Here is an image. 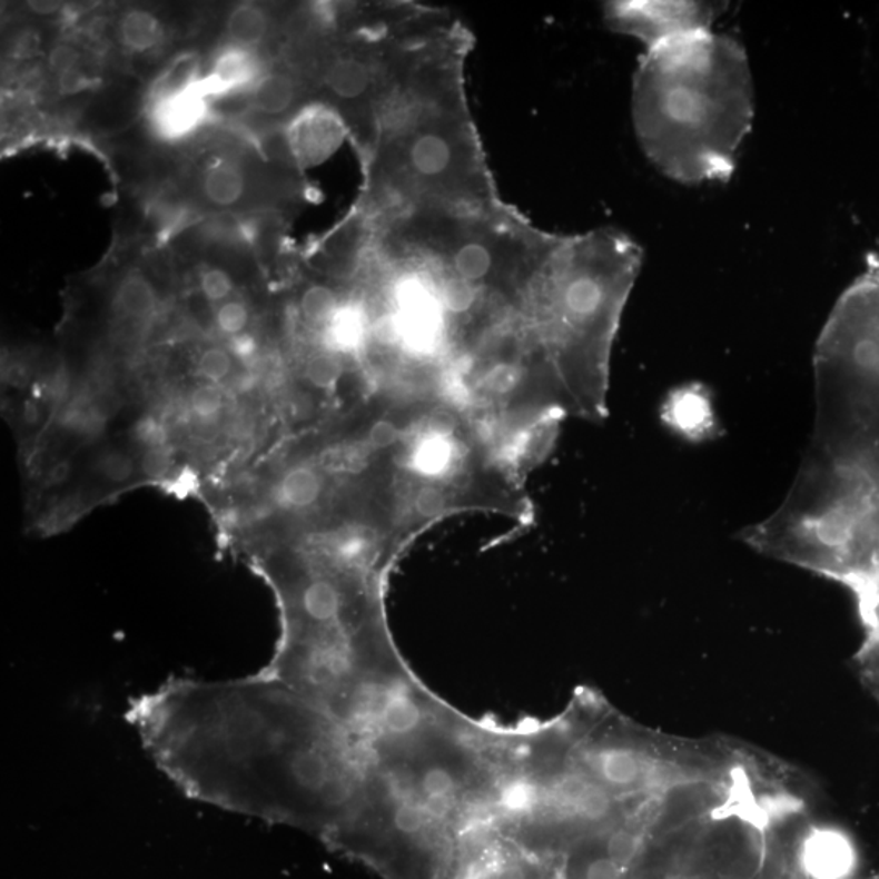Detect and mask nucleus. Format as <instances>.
<instances>
[{
  "instance_id": "obj_33",
  "label": "nucleus",
  "mask_w": 879,
  "mask_h": 879,
  "mask_svg": "<svg viewBox=\"0 0 879 879\" xmlns=\"http://www.w3.org/2000/svg\"><path fill=\"white\" fill-rule=\"evenodd\" d=\"M27 9L38 17H52L61 12L62 3L58 0H30L27 2Z\"/></svg>"
},
{
  "instance_id": "obj_3",
  "label": "nucleus",
  "mask_w": 879,
  "mask_h": 879,
  "mask_svg": "<svg viewBox=\"0 0 879 879\" xmlns=\"http://www.w3.org/2000/svg\"><path fill=\"white\" fill-rule=\"evenodd\" d=\"M723 9L725 3L713 2L634 3L622 7L621 20L650 41L653 49L680 38L712 31V23Z\"/></svg>"
},
{
  "instance_id": "obj_4",
  "label": "nucleus",
  "mask_w": 879,
  "mask_h": 879,
  "mask_svg": "<svg viewBox=\"0 0 879 879\" xmlns=\"http://www.w3.org/2000/svg\"><path fill=\"white\" fill-rule=\"evenodd\" d=\"M210 98L200 77L178 87H160L152 100L150 125L164 140H181L198 131L209 116Z\"/></svg>"
},
{
  "instance_id": "obj_28",
  "label": "nucleus",
  "mask_w": 879,
  "mask_h": 879,
  "mask_svg": "<svg viewBox=\"0 0 879 879\" xmlns=\"http://www.w3.org/2000/svg\"><path fill=\"white\" fill-rule=\"evenodd\" d=\"M136 440L137 442L142 443V445H146L149 450L164 446V425L158 424V422L152 417L142 418V421L136 425Z\"/></svg>"
},
{
  "instance_id": "obj_17",
  "label": "nucleus",
  "mask_w": 879,
  "mask_h": 879,
  "mask_svg": "<svg viewBox=\"0 0 879 879\" xmlns=\"http://www.w3.org/2000/svg\"><path fill=\"white\" fill-rule=\"evenodd\" d=\"M343 374V362L337 357L336 352L333 350L319 352V354L313 355L308 361L307 371H305L309 385L318 389H325V392L336 388Z\"/></svg>"
},
{
  "instance_id": "obj_10",
  "label": "nucleus",
  "mask_w": 879,
  "mask_h": 879,
  "mask_svg": "<svg viewBox=\"0 0 879 879\" xmlns=\"http://www.w3.org/2000/svg\"><path fill=\"white\" fill-rule=\"evenodd\" d=\"M119 37L131 51L147 52L164 40V24L149 10H129L119 22Z\"/></svg>"
},
{
  "instance_id": "obj_5",
  "label": "nucleus",
  "mask_w": 879,
  "mask_h": 879,
  "mask_svg": "<svg viewBox=\"0 0 879 879\" xmlns=\"http://www.w3.org/2000/svg\"><path fill=\"white\" fill-rule=\"evenodd\" d=\"M800 863L810 879H849L856 870V850L842 832L816 829L803 840Z\"/></svg>"
},
{
  "instance_id": "obj_14",
  "label": "nucleus",
  "mask_w": 879,
  "mask_h": 879,
  "mask_svg": "<svg viewBox=\"0 0 879 879\" xmlns=\"http://www.w3.org/2000/svg\"><path fill=\"white\" fill-rule=\"evenodd\" d=\"M116 304L122 315L128 318H146L157 307V295H155L152 284L146 277L132 274L122 280Z\"/></svg>"
},
{
  "instance_id": "obj_19",
  "label": "nucleus",
  "mask_w": 879,
  "mask_h": 879,
  "mask_svg": "<svg viewBox=\"0 0 879 879\" xmlns=\"http://www.w3.org/2000/svg\"><path fill=\"white\" fill-rule=\"evenodd\" d=\"M440 302L446 312L462 315L470 312L476 302V288L462 277H448L440 287Z\"/></svg>"
},
{
  "instance_id": "obj_2",
  "label": "nucleus",
  "mask_w": 879,
  "mask_h": 879,
  "mask_svg": "<svg viewBox=\"0 0 879 879\" xmlns=\"http://www.w3.org/2000/svg\"><path fill=\"white\" fill-rule=\"evenodd\" d=\"M638 115L643 146L664 175L684 185L728 181L754 118L743 46L705 31L650 49Z\"/></svg>"
},
{
  "instance_id": "obj_24",
  "label": "nucleus",
  "mask_w": 879,
  "mask_h": 879,
  "mask_svg": "<svg viewBox=\"0 0 879 879\" xmlns=\"http://www.w3.org/2000/svg\"><path fill=\"white\" fill-rule=\"evenodd\" d=\"M192 413L196 416L209 421L220 413L224 407V395L217 386L204 385L199 386L191 396Z\"/></svg>"
},
{
  "instance_id": "obj_32",
  "label": "nucleus",
  "mask_w": 879,
  "mask_h": 879,
  "mask_svg": "<svg viewBox=\"0 0 879 879\" xmlns=\"http://www.w3.org/2000/svg\"><path fill=\"white\" fill-rule=\"evenodd\" d=\"M230 350L240 361H249V358L255 357L258 344H256L255 337L241 333L231 337Z\"/></svg>"
},
{
  "instance_id": "obj_22",
  "label": "nucleus",
  "mask_w": 879,
  "mask_h": 879,
  "mask_svg": "<svg viewBox=\"0 0 879 879\" xmlns=\"http://www.w3.org/2000/svg\"><path fill=\"white\" fill-rule=\"evenodd\" d=\"M231 371V357L227 350L209 349L199 357L198 372L207 382L219 383Z\"/></svg>"
},
{
  "instance_id": "obj_30",
  "label": "nucleus",
  "mask_w": 879,
  "mask_h": 879,
  "mask_svg": "<svg viewBox=\"0 0 879 879\" xmlns=\"http://www.w3.org/2000/svg\"><path fill=\"white\" fill-rule=\"evenodd\" d=\"M142 467L147 476H164L168 467H170V455H168L164 446L147 450L146 456H144Z\"/></svg>"
},
{
  "instance_id": "obj_13",
  "label": "nucleus",
  "mask_w": 879,
  "mask_h": 879,
  "mask_svg": "<svg viewBox=\"0 0 879 879\" xmlns=\"http://www.w3.org/2000/svg\"><path fill=\"white\" fill-rule=\"evenodd\" d=\"M325 82L337 97L357 98L367 90L371 73L367 66L357 59H339L329 67Z\"/></svg>"
},
{
  "instance_id": "obj_8",
  "label": "nucleus",
  "mask_w": 879,
  "mask_h": 879,
  "mask_svg": "<svg viewBox=\"0 0 879 879\" xmlns=\"http://www.w3.org/2000/svg\"><path fill=\"white\" fill-rule=\"evenodd\" d=\"M594 770L613 789H632L645 776V761L629 748H606L594 755Z\"/></svg>"
},
{
  "instance_id": "obj_29",
  "label": "nucleus",
  "mask_w": 879,
  "mask_h": 879,
  "mask_svg": "<svg viewBox=\"0 0 879 879\" xmlns=\"http://www.w3.org/2000/svg\"><path fill=\"white\" fill-rule=\"evenodd\" d=\"M41 52V37L33 28H24L17 34L13 55L19 59H33Z\"/></svg>"
},
{
  "instance_id": "obj_27",
  "label": "nucleus",
  "mask_w": 879,
  "mask_h": 879,
  "mask_svg": "<svg viewBox=\"0 0 879 879\" xmlns=\"http://www.w3.org/2000/svg\"><path fill=\"white\" fill-rule=\"evenodd\" d=\"M624 870L610 857H597L586 865L583 879H624Z\"/></svg>"
},
{
  "instance_id": "obj_23",
  "label": "nucleus",
  "mask_w": 879,
  "mask_h": 879,
  "mask_svg": "<svg viewBox=\"0 0 879 879\" xmlns=\"http://www.w3.org/2000/svg\"><path fill=\"white\" fill-rule=\"evenodd\" d=\"M217 326L228 336H238L245 330L249 322V312L241 302H225L217 312Z\"/></svg>"
},
{
  "instance_id": "obj_12",
  "label": "nucleus",
  "mask_w": 879,
  "mask_h": 879,
  "mask_svg": "<svg viewBox=\"0 0 879 879\" xmlns=\"http://www.w3.org/2000/svg\"><path fill=\"white\" fill-rule=\"evenodd\" d=\"M269 20L263 9L256 6L237 7L228 16L225 31L231 46L251 49L253 46L261 43L267 33Z\"/></svg>"
},
{
  "instance_id": "obj_9",
  "label": "nucleus",
  "mask_w": 879,
  "mask_h": 879,
  "mask_svg": "<svg viewBox=\"0 0 879 879\" xmlns=\"http://www.w3.org/2000/svg\"><path fill=\"white\" fill-rule=\"evenodd\" d=\"M323 491H325V483H323L322 474L315 467L300 464L284 474L277 485V501L286 508L305 510L319 501Z\"/></svg>"
},
{
  "instance_id": "obj_26",
  "label": "nucleus",
  "mask_w": 879,
  "mask_h": 879,
  "mask_svg": "<svg viewBox=\"0 0 879 879\" xmlns=\"http://www.w3.org/2000/svg\"><path fill=\"white\" fill-rule=\"evenodd\" d=\"M79 52H77L73 46L58 45L52 49L51 55H49V67H51L56 76L61 77L69 72V70L79 67Z\"/></svg>"
},
{
  "instance_id": "obj_16",
  "label": "nucleus",
  "mask_w": 879,
  "mask_h": 879,
  "mask_svg": "<svg viewBox=\"0 0 879 879\" xmlns=\"http://www.w3.org/2000/svg\"><path fill=\"white\" fill-rule=\"evenodd\" d=\"M302 313L313 325L328 326L340 309L336 294L325 286H313L305 290L300 302Z\"/></svg>"
},
{
  "instance_id": "obj_11",
  "label": "nucleus",
  "mask_w": 879,
  "mask_h": 879,
  "mask_svg": "<svg viewBox=\"0 0 879 879\" xmlns=\"http://www.w3.org/2000/svg\"><path fill=\"white\" fill-rule=\"evenodd\" d=\"M295 100V83L283 73H270L259 79L249 91V103L255 111L263 115H280L287 111Z\"/></svg>"
},
{
  "instance_id": "obj_1",
  "label": "nucleus",
  "mask_w": 879,
  "mask_h": 879,
  "mask_svg": "<svg viewBox=\"0 0 879 879\" xmlns=\"http://www.w3.org/2000/svg\"><path fill=\"white\" fill-rule=\"evenodd\" d=\"M816 418L793 487L748 543L834 575L879 580V256L836 302L816 343Z\"/></svg>"
},
{
  "instance_id": "obj_25",
  "label": "nucleus",
  "mask_w": 879,
  "mask_h": 879,
  "mask_svg": "<svg viewBox=\"0 0 879 879\" xmlns=\"http://www.w3.org/2000/svg\"><path fill=\"white\" fill-rule=\"evenodd\" d=\"M134 470L132 460L118 452L107 453L98 462V471L111 483H125L132 476Z\"/></svg>"
},
{
  "instance_id": "obj_6",
  "label": "nucleus",
  "mask_w": 879,
  "mask_h": 879,
  "mask_svg": "<svg viewBox=\"0 0 879 879\" xmlns=\"http://www.w3.org/2000/svg\"><path fill=\"white\" fill-rule=\"evenodd\" d=\"M259 65L251 49L228 46L220 52L207 76L200 77L207 97L224 98L237 91L253 90L261 79Z\"/></svg>"
},
{
  "instance_id": "obj_34",
  "label": "nucleus",
  "mask_w": 879,
  "mask_h": 879,
  "mask_svg": "<svg viewBox=\"0 0 879 879\" xmlns=\"http://www.w3.org/2000/svg\"><path fill=\"white\" fill-rule=\"evenodd\" d=\"M67 474V466L66 464H58V466L52 470L51 477L55 483H62L66 480Z\"/></svg>"
},
{
  "instance_id": "obj_31",
  "label": "nucleus",
  "mask_w": 879,
  "mask_h": 879,
  "mask_svg": "<svg viewBox=\"0 0 879 879\" xmlns=\"http://www.w3.org/2000/svg\"><path fill=\"white\" fill-rule=\"evenodd\" d=\"M90 83V79L80 67L69 70L65 76L59 77V88L65 95H76L79 91L86 90Z\"/></svg>"
},
{
  "instance_id": "obj_7",
  "label": "nucleus",
  "mask_w": 879,
  "mask_h": 879,
  "mask_svg": "<svg viewBox=\"0 0 879 879\" xmlns=\"http://www.w3.org/2000/svg\"><path fill=\"white\" fill-rule=\"evenodd\" d=\"M204 199L216 207H230L240 203L246 191V178L235 161L219 160L207 165L200 179Z\"/></svg>"
},
{
  "instance_id": "obj_20",
  "label": "nucleus",
  "mask_w": 879,
  "mask_h": 879,
  "mask_svg": "<svg viewBox=\"0 0 879 879\" xmlns=\"http://www.w3.org/2000/svg\"><path fill=\"white\" fill-rule=\"evenodd\" d=\"M640 850H642V839L631 829H619L606 842V856L622 868L631 867L639 857Z\"/></svg>"
},
{
  "instance_id": "obj_21",
  "label": "nucleus",
  "mask_w": 879,
  "mask_h": 879,
  "mask_svg": "<svg viewBox=\"0 0 879 879\" xmlns=\"http://www.w3.org/2000/svg\"><path fill=\"white\" fill-rule=\"evenodd\" d=\"M200 288H203L204 297L207 300L219 304L230 297L234 292V280L219 267H210V269L204 270L200 276Z\"/></svg>"
},
{
  "instance_id": "obj_15",
  "label": "nucleus",
  "mask_w": 879,
  "mask_h": 879,
  "mask_svg": "<svg viewBox=\"0 0 879 879\" xmlns=\"http://www.w3.org/2000/svg\"><path fill=\"white\" fill-rule=\"evenodd\" d=\"M450 158H452V152H450L448 144L434 134L422 136L411 150V160L418 174L422 175L442 174L448 167Z\"/></svg>"
},
{
  "instance_id": "obj_18",
  "label": "nucleus",
  "mask_w": 879,
  "mask_h": 879,
  "mask_svg": "<svg viewBox=\"0 0 879 879\" xmlns=\"http://www.w3.org/2000/svg\"><path fill=\"white\" fill-rule=\"evenodd\" d=\"M455 267L458 276L467 283L484 279L492 267L491 253L477 243L464 245L456 255Z\"/></svg>"
}]
</instances>
